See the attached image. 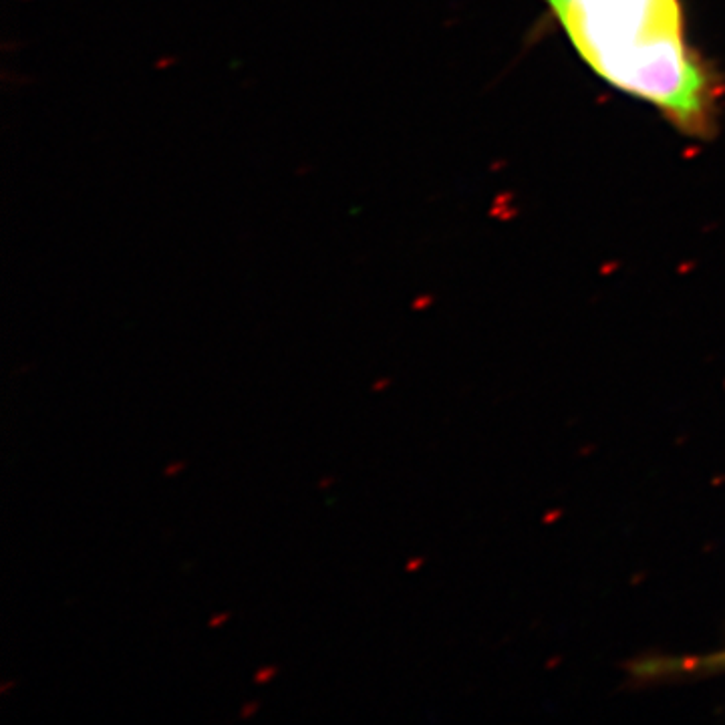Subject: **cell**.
<instances>
[{
    "label": "cell",
    "instance_id": "6",
    "mask_svg": "<svg viewBox=\"0 0 725 725\" xmlns=\"http://www.w3.org/2000/svg\"><path fill=\"white\" fill-rule=\"evenodd\" d=\"M383 385H385V381H379V383L375 385L373 389H383Z\"/></svg>",
    "mask_w": 725,
    "mask_h": 725
},
{
    "label": "cell",
    "instance_id": "3",
    "mask_svg": "<svg viewBox=\"0 0 725 725\" xmlns=\"http://www.w3.org/2000/svg\"><path fill=\"white\" fill-rule=\"evenodd\" d=\"M258 709V703H248L246 707H244V711H242V717H248V715H252L254 711Z\"/></svg>",
    "mask_w": 725,
    "mask_h": 725
},
{
    "label": "cell",
    "instance_id": "1",
    "mask_svg": "<svg viewBox=\"0 0 725 725\" xmlns=\"http://www.w3.org/2000/svg\"><path fill=\"white\" fill-rule=\"evenodd\" d=\"M581 57L610 85L707 140L722 83L685 39L679 0H546Z\"/></svg>",
    "mask_w": 725,
    "mask_h": 725
},
{
    "label": "cell",
    "instance_id": "2",
    "mask_svg": "<svg viewBox=\"0 0 725 725\" xmlns=\"http://www.w3.org/2000/svg\"><path fill=\"white\" fill-rule=\"evenodd\" d=\"M274 675H276V667H264L262 671H258L254 681H256V683H266L268 679L274 677Z\"/></svg>",
    "mask_w": 725,
    "mask_h": 725
},
{
    "label": "cell",
    "instance_id": "5",
    "mask_svg": "<svg viewBox=\"0 0 725 725\" xmlns=\"http://www.w3.org/2000/svg\"><path fill=\"white\" fill-rule=\"evenodd\" d=\"M228 619V614H220V616H216V619H211L210 621V627H216L218 623H222V621H226Z\"/></svg>",
    "mask_w": 725,
    "mask_h": 725
},
{
    "label": "cell",
    "instance_id": "4",
    "mask_svg": "<svg viewBox=\"0 0 725 725\" xmlns=\"http://www.w3.org/2000/svg\"><path fill=\"white\" fill-rule=\"evenodd\" d=\"M182 469V464H171L169 468L165 469V476H171V473H176V471H180Z\"/></svg>",
    "mask_w": 725,
    "mask_h": 725
}]
</instances>
